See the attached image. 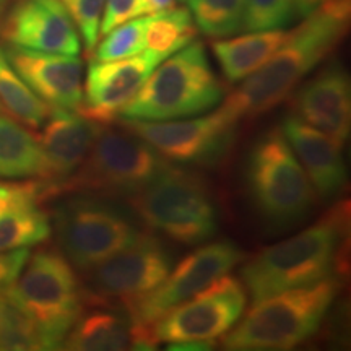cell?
<instances>
[{"instance_id": "cell-1", "label": "cell", "mask_w": 351, "mask_h": 351, "mask_svg": "<svg viewBox=\"0 0 351 351\" xmlns=\"http://www.w3.org/2000/svg\"><path fill=\"white\" fill-rule=\"evenodd\" d=\"M350 0H326L289 32L275 54L244 78L223 103L238 119H252L283 103L309 72L343 41L350 26Z\"/></svg>"}, {"instance_id": "cell-2", "label": "cell", "mask_w": 351, "mask_h": 351, "mask_svg": "<svg viewBox=\"0 0 351 351\" xmlns=\"http://www.w3.org/2000/svg\"><path fill=\"white\" fill-rule=\"evenodd\" d=\"M343 232L345 215L335 212L293 238L262 249L241 269L252 302L330 278Z\"/></svg>"}, {"instance_id": "cell-3", "label": "cell", "mask_w": 351, "mask_h": 351, "mask_svg": "<svg viewBox=\"0 0 351 351\" xmlns=\"http://www.w3.org/2000/svg\"><path fill=\"white\" fill-rule=\"evenodd\" d=\"M225 90L215 75L205 47L189 43L156 65L117 119L173 121L210 112Z\"/></svg>"}, {"instance_id": "cell-4", "label": "cell", "mask_w": 351, "mask_h": 351, "mask_svg": "<svg viewBox=\"0 0 351 351\" xmlns=\"http://www.w3.org/2000/svg\"><path fill=\"white\" fill-rule=\"evenodd\" d=\"M339 289V283L330 276L309 287L288 289L252 302L244 319L221 337V343L234 351L295 348L317 332Z\"/></svg>"}, {"instance_id": "cell-5", "label": "cell", "mask_w": 351, "mask_h": 351, "mask_svg": "<svg viewBox=\"0 0 351 351\" xmlns=\"http://www.w3.org/2000/svg\"><path fill=\"white\" fill-rule=\"evenodd\" d=\"M0 293L34 324L43 350L64 345L85 304L72 263L51 249L29 254L19 276Z\"/></svg>"}, {"instance_id": "cell-6", "label": "cell", "mask_w": 351, "mask_h": 351, "mask_svg": "<svg viewBox=\"0 0 351 351\" xmlns=\"http://www.w3.org/2000/svg\"><path fill=\"white\" fill-rule=\"evenodd\" d=\"M129 202L145 225L176 243L202 244L218 230L217 208L208 187L186 169L171 166L129 195Z\"/></svg>"}, {"instance_id": "cell-7", "label": "cell", "mask_w": 351, "mask_h": 351, "mask_svg": "<svg viewBox=\"0 0 351 351\" xmlns=\"http://www.w3.org/2000/svg\"><path fill=\"white\" fill-rule=\"evenodd\" d=\"M247 186L257 212L269 225L300 223L317 195L282 127H274L252 145L247 160Z\"/></svg>"}, {"instance_id": "cell-8", "label": "cell", "mask_w": 351, "mask_h": 351, "mask_svg": "<svg viewBox=\"0 0 351 351\" xmlns=\"http://www.w3.org/2000/svg\"><path fill=\"white\" fill-rule=\"evenodd\" d=\"M171 161L160 155L150 143L125 127H103L98 138L78 166L65 189L117 192L132 195L155 181L171 168Z\"/></svg>"}, {"instance_id": "cell-9", "label": "cell", "mask_w": 351, "mask_h": 351, "mask_svg": "<svg viewBox=\"0 0 351 351\" xmlns=\"http://www.w3.org/2000/svg\"><path fill=\"white\" fill-rule=\"evenodd\" d=\"M54 225L64 256L83 271L119 252L140 232L117 207L83 195L57 205Z\"/></svg>"}, {"instance_id": "cell-10", "label": "cell", "mask_w": 351, "mask_h": 351, "mask_svg": "<svg viewBox=\"0 0 351 351\" xmlns=\"http://www.w3.org/2000/svg\"><path fill=\"white\" fill-rule=\"evenodd\" d=\"M245 289L234 276L223 275L191 300L173 307L148 327L152 340L176 350H202L213 345L241 319Z\"/></svg>"}, {"instance_id": "cell-11", "label": "cell", "mask_w": 351, "mask_h": 351, "mask_svg": "<svg viewBox=\"0 0 351 351\" xmlns=\"http://www.w3.org/2000/svg\"><path fill=\"white\" fill-rule=\"evenodd\" d=\"M173 256L155 234L138 232L119 252L86 271L83 298L98 307L129 309L153 291L169 274Z\"/></svg>"}, {"instance_id": "cell-12", "label": "cell", "mask_w": 351, "mask_h": 351, "mask_svg": "<svg viewBox=\"0 0 351 351\" xmlns=\"http://www.w3.org/2000/svg\"><path fill=\"white\" fill-rule=\"evenodd\" d=\"M117 121L132 134L150 143L166 160L182 165L217 161L231 145L239 122L226 106L186 119Z\"/></svg>"}, {"instance_id": "cell-13", "label": "cell", "mask_w": 351, "mask_h": 351, "mask_svg": "<svg viewBox=\"0 0 351 351\" xmlns=\"http://www.w3.org/2000/svg\"><path fill=\"white\" fill-rule=\"evenodd\" d=\"M244 261V251L232 243L225 241L202 245L182 258L174 269L171 267L163 282L132 304L127 313L138 326L148 328L169 309L191 300Z\"/></svg>"}, {"instance_id": "cell-14", "label": "cell", "mask_w": 351, "mask_h": 351, "mask_svg": "<svg viewBox=\"0 0 351 351\" xmlns=\"http://www.w3.org/2000/svg\"><path fill=\"white\" fill-rule=\"evenodd\" d=\"M165 59L158 52L145 49L125 59L93 60L88 65L83 104L78 112L103 125L117 121L125 104Z\"/></svg>"}, {"instance_id": "cell-15", "label": "cell", "mask_w": 351, "mask_h": 351, "mask_svg": "<svg viewBox=\"0 0 351 351\" xmlns=\"http://www.w3.org/2000/svg\"><path fill=\"white\" fill-rule=\"evenodd\" d=\"M10 46L23 49L78 56L82 39L60 0H19L0 25Z\"/></svg>"}, {"instance_id": "cell-16", "label": "cell", "mask_w": 351, "mask_h": 351, "mask_svg": "<svg viewBox=\"0 0 351 351\" xmlns=\"http://www.w3.org/2000/svg\"><path fill=\"white\" fill-rule=\"evenodd\" d=\"M8 62L32 90L52 108L80 111L83 104V62L78 56L52 54L10 46Z\"/></svg>"}, {"instance_id": "cell-17", "label": "cell", "mask_w": 351, "mask_h": 351, "mask_svg": "<svg viewBox=\"0 0 351 351\" xmlns=\"http://www.w3.org/2000/svg\"><path fill=\"white\" fill-rule=\"evenodd\" d=\"M293 114L328 137L345 145L351 127L350 77L340 65H330L296 91Z\"/></svg>"}, {"instance_id": "cell-18", "label": "cell", "mask_w": 351, "mask_h": 351, "mask_svg": "<svg viewBox=\"0 0 351 351\" xmlns=\"http://www.w3.org/2000/svg\"><path fill=\"white\" fill-rule=\"evenodd\" d=\"M280 127L313 184L315 195L320 199L339 195L346 181L343 145L295 114L285 117Z\"/></svg>"}, {"instance_id": "cell-19", "label": "cell", "mask_w": 351, "mask_h": 351, "mask_svg": "<svg viewBox=\"0 0 351 351\" xmlns=\"http://www.w3.org/2000/svg\"><path fill=\"white\" fill-rule=\"evenodd\" d=\"M41 127L38 142L49 166L51 179H60L75 173L85 161L104 125L78 111L51 108Z\"/></svg>"}, {"instance_id": "cell-20", "label": "cell", "mask_w": 351, "mask_h": 351, "mask_svg": "<svg viewBox=\"0 0 351 351\" xmlns=\"http://www.w3.org/2000/svg\"><path fill=\"white\" fill-rule=\"evenodd\" d=\"M62 348L73 351H122L155 348L148 328L129 313L98 309L80 315L65 337Z\"/></svg>"}, {"instance_id": "cell-21", "label": "cell", "mask_w": 351, "mask_h": 351, "mask_svg": "<svg viewBox=\"0 0 351 351\" xmlns=\"http://www.w3.org/2000/svg\"><path fill=\"white\" fill-rule=\"evenodd\" d=\"M285 28L249 32L243 36L213 43V54L228 82L238 83L262 67L275 51L287 41Z\"/></svg>"}, {"instance_id": "cell-22", "label": "cell", "mask_w": 351, "mask_h": 351, "mask_svg": "<svg viewBox=\"0 0 351 351\" xmlns=\"http://www.w3.org/2000/svg\"><path fill=\"white\" fill-rule=\"evenodd\" d=\"M0 178L51 179L38 138L5 116H0Z\"/></svg>"}, {"instance_id": "cell-23", "label": "cell", "mask_w": 351, "mask_h": 351, "mask_svg": "<svg viewBox=\"0 0 351 351\" xmlns=\"http://www.w3.org/2000/svg\"><path fill=\"white\" fill-rule=\"evenodd\" d=\"M0 106L13 119L32 129H39L44 124L52 108L16 73L3 47H0Z\"/></svg>"}, {"instance_id": "cell-24", "label": "cell", "mask_w": 351, "mask_h": 351, "mask_svg": "<svg viewBox=\"0 0 351 351\" xmlns=\"http://www.w3.org/2000/svg\"><path fill=\"white\" fill-rule=\"evenodd\" d=\"M49 236V218L38 207V200L21 202L0 215V252L29 247Z\"/></svg>"}, {"instance_id": "cell-25", "label": "cell", "mask_w": 351, "mask_h": 351, "mask_svg": "<svg viewBox=\"0 0 351 351\" xmlns=\"http://www.w3.org/2000/svg\"><path fill=\"white\" fill-rule=\"evenodd\" d=\"M195 38V23L187 8H174L148 15L145 49L168 57Z\"/></svg>"}, {"instance_id": "cell-26", "label": "cell", "mask_w": 351, "mask_h": 351, "mask_svg": "<svg viewBox=\"0 0 351 351\" xmlns=\"http://www.w3.org/2000/svg\"><path fill=\"white\" fill-rule=\"evenodd\" d=\"M195 28L208 38H228L244 29L245 0H187Z\"/></svg>"}, {"instance_id": "cell-27", "label": "cell", "mask_w": 351, "mask_h": 351, "mask_svg": "<svg viewBox=\"0 0 351 351\" xmlns=\"http://www.w3.org/2000/svg\"><path fill=\"white\" fill-rule=\"evenodd\" d=\"M148 15L137 16L124 23L114 26L111 32L104 34L103 41L96 44L95 60H117L132 57L145 51V29Z\"/></svg>"}, {"instance_id": "cell-28", "label": "cell", "mask_w": 351, "mask_h": 351, "mask_svg": "<svg viewBox=\"0 0 351 351\" xmlns=\"http://www.w3.org/2000/svg\"><path fill=\"white\" fill-rule=\"evenodd\" d=\"M0 350H43L34 324L2 295Z\"/></svg>"}, {"instance_id": "cell-29", "label": "cell", "mask_w": 351, "mask_h": 351, "mask_svg": "<svg viewBox=\"0 0 351 351\" xmlns=\"http://www.w3.org/2000/svg\"><path fill=\"white\" fill-rule=\"evenodd\" d=\"M295 15V0H245L244 29L262 32L285 28Z\"/></svg>"}, {"instance_id": "cell-30", "label": "cell", "mask_w": 351, "mask_h": 351, "mask_svg": "<svg viewBox=\"0 0 351 351\" xmlns=\"http://www.w3.org/2000/svg\"><path fill=\"white\" fill-rule=\"evenodd\" d=\"M75 23L85 49L91 52L99 41L101 19L106 0H60Z\"/></svg>"}, {"instance_id": "cell-31", "label": "cell", "mask_w": 351, "mask_h": 351, "mask_svg": "<svg viewBox=\"0 0 351 351\" xmlns=\"http://www.w3.org/2000/svg\"><path fill=\"white\" fill-rule=\"evenodd\" d=\"M142 15H147V0H106L99 34H106L114 26Z\"/></svg>"}, {"instance_id": "cell-32", "label": "cell", "mask_w": 351, "mask_h": 351, "mask_svg": "<svg viewBox=\"0 0 351 351\" xmlns=\"http://www.w3.org/2000/svg\"><path fill=\"white\" fill-rule=\"evenodd\" d=\"M43 184H3L0 182V215L21 202L38 200L44 192Z\"/></svg>"}, {"instance_id": "cell-33", "label": "cell", "mask_w": 351, "mask_h": 351, "mask_svg": "<svg viewBox=\"0 0 351 351\" xmlns=\"http://www.w3.org/2000/svg\"><path fill=\"white\" fill-rule=\"evenodd\" d=\"M29 249L21 247L15 251L0 252V289L10 285L19 276L29 257Z\"/></svg>"}, {"instance_id": "cell-34", "label": "cell", "mask_w": 351, "mask_h": 351, "mask_svg": "<svg viewBox=\"0 0 351 351\" xmlns=\"http://www.w3.org/2000/svg\"><path fill=\"white\" fill-rule=\"evenodd\" d=\"M326 0H295V7H296V15L304 19V16L313 13L315 8H317L320 3H324Z\"/></svg>"}, {"instance_id": "cell-35", "label": "cell", "mask_w": 351, "mask_h": 351, "mask_svg": "<svg viewBox=\"0 0 351 351\" xmlns=\"http://www.w3.org/2000/svg\"><path fill=\"white\" fill-rule=\"evenodd\" d=\"M171 7H174V0H147V15L168 10Z\"/></svg>"}, {"instance_id": "cell-36", "label": "cell", "mask_w": 351, "mask_h": 351, "mask_svg": "<svg viewBox=\"0 0 351 351\" xmlns=\"http://www.w3.org/2000/svg\"><path fill=\"white\" fill-rule=\"evenodd\" d=\"M7 2H8V0H0V16L3 15V10H5Z\"/></svg>"}, {"instance_id": "cell-37", "label": "cell", "mask_w": 351, "mask_h": 351, "mask_svg": "<svg viewBox=\"0 0 351 351\" xmlns=\"http://www.w3.org/2000/svg\"><path fill=\"white\" fill-rule=\"evenodd\" d=\"M0 306H2V293H0Z\"/></svg>"}, {"instance_id": "cell-38", "label": "cell", "mask_w": 351, "mask_h": 351, "mask_svg": "<svg viewBox=\"0 0 351 351\" xmlns=\"http://www.w3.org/2000/svg\"><path fill=\"white\" fill-rule=\"evenodd\" d=\"M0 111H2V106H0Z\"/></svg>"}]
</instances>
